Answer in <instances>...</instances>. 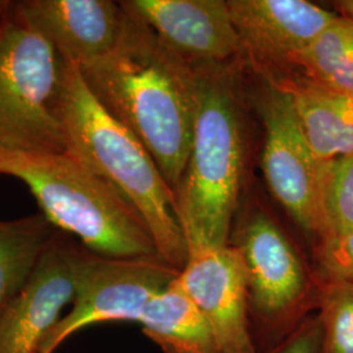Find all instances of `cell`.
Wrapping results in <instances>:
<instances>
[{
    "instance_id": "1",
    "label": "cell",
    "mask_w": 353,
    "mask_h": 353,
    "mask_svg": "<svg viewBox=\"0 0 353 353\" xmlns=\"http://www.w3.org/2000/svg\"><path fill=\"white\" fill-rule=\"evenodd\" d=\"M79 67L97 101L139 139L176 191L192 140L195 67L128 14L113 50Z\"/></svg>"
},
{
    "instance_id": "2",
    "label": "cell",
    "mask_w": 353,
    "mask_h": 353,
    "mask_svg": "<svg viewBox=\"0 0 353 353\" xmlns=\"http://www.w3.org/2000/svg\"><path fill=\"white\" fill-rule=\"evenodd\" d=\"M55 110L67 153L126 196L150 228L159 255L182 270L188 245L174 191L139 139L97 101L79 64L64 63Z\"/></svg>"
},
{
    "instance_id": "3",
    "label": "cell",
    "mask_w": 353,
    "mask_h": 353,
    "mask_svg": "<svg viewBox=\"0 0 353 353\" xmlns=\"http://www.w3.org/2000/svg\"><path fill=\"white\" fill-rule=\"evenodd\" d=\"M196 70V112L176 216L188 252L229 243L245 166L240 108L225 65Z\"/></svg>"
},
{
    "instance_id": "4",
    "label": "cell",
    "mask_w": 353,
    "mask_h": 353,
    "mask_svg": "<svg viewBox=\"0 0 353 353\" xmlns=\"http://www.w3.org/2000/svg\"><path fill=\"white\" fill-rule=\"evenodd\" d=\"M0 174L24 182L51 225L89 252L114 258L159 255L138 210L71 154L0 152Z\"/></svg>"
},
{
    "instance_id": "5",
    "label": "cell",
    "mask_w": 353,
    "mask_h": 353,
    "mask_svg": "<svg viewBox=\"0 0 353 353\" xmlns=\"http://www.w3.org/2000/svg\"><path fill=\"white\" fill-rule=\"evenodd\" d=\"M248 280L249 323L256 353L275 348L318 310L322 278L270 214L256 210L229 237Z\"/></svg>"
},
{
    "instance_id": "6",
    "label": "cell",
    "mask_w": 353,
    "mask_h": 353,
    "mask_svg": "<svg viewBox=\"0 0 353 353\" xmlns=\"http://www.w3.org/2000/svg\"><path fill=\"white\" fill-rule=\"evenodd\" d=\"M12 6L0 23V152L67 153L55 110L65 62Z\"/></svg>"
},
{
    "instance_id": "7",
    "label": "cell",
    "mask_w": 353,
    "mask_h": 353,
    "mask_svg": "<svg viewBox=\"0 0 353 353\" xmlns=\"http://www.w3.org/2000/svg\"><path fill=\"white\" fill-rule=\"evenodd\" d=\"M75 296L71 310L43 336L37 353H54L67 338L97 323L138 322L152 299L179 275L159 255L114 258L89 252L74 240Z\"/></svg>"
},
{
    "instance_id": "8",
    "label": "cell",
    "mask_w": 353,
    "mask_h": 353,
    "mask_svg": "<svg viewBox=\"0 0 353 353\" xmlns=\"http://www.w3.org/2000/svg\"><path fill=\"white\" fill-rule=\"evenodd\" d=\"M261 110L267 185L313 248L321 237L319 199L327 161L309 145L288 93L268 87Z\"/></svg>"
},
{
    "instance_id": "9",
    "label": "cell",
    "mask_w": 353,
    "mask_h": 353,
    "mask_svg": "<svg viewBox=\"0 0 353 353\" xmlns=\"http://www.w3.org/2000/svg\"><path fill=\"white\" fill-rule=\"evenodd\" d=\"M243 54L267 81L285 72L338 16L306 0H229Z\"/></svg>"
},
{
    "instance_id": "10",
    "label": "cell",
    "mask_w": 353,
    "mask_h": 353,
    "mask_svg": "<svg viewBox=\"0 0 353 353\" xmlns=\"http://www.w3.org/2000/svg\"><path fill=\"white\" fill-rule=\"evenodd\" d=\"M176 280L212 328L223 353H256L245 265L234 246L190 249Z\"/></svg>"
},
{
    "instance_id": "11",
    "label": "cell",
    "mask_w": 353,
    "mask_h": 353,
    "mask_svg": "<svg viewBox=\"0 0 353 353\" xmlns=\"http://www.w3.org/2000/svg\"><path fill=\"white\" fill-rule=\"evenodd\" d=\"M119 4L192 67L224 65L241 55L228 1L126 0Z\"/></svg>"
},
{
    "instance_id": "12",
    "label": "cell",
    "mask_w": 353,
    "mask_h": 353,
    "mask_svg": "<svg viewBox=\"0 0 353 353\" xmlns=\"http://www.w3.org/2000/svg\"><path fill=\"white\" fill-rule=\"evenodd\" d=\"M72 242L58 230L24 288L0 309V353H37L43 336L74 301Z\"/></svg>"
},
{
    "instance_id": "13",
    "label": "cell",
    "mask_w": 353,
    "mask_h": 353,
    "mask_svg": "<svg viewBox=\"0 0 353 353\" xmlns=\"http://www.w3.org/2000/svg\"><path fill=\"white\" fill-rule=\"evenodd\" d=\"M12 10L65 62L79 65L113 50L127 20L122 6L110 0H21Z\"/></svg>"
},
{
    "instance_id": "14",
    "label": "cell",
    "mask_w": 353,
    "mask_h": 353,
    "mask_svg": "<svg viewBox=\"0 0 353 353\" xmlns=\"http://www.w3.org/2000/svg\"><path fill=\"white\" fill-rule=\"evenodd\" d=\"M290 94L303 135L316 157L330 161L353 153V97L310 84L275 80Z\"/></svg>"
},
{
    "instance_id": "15",
    "label": "cell",
    "mask_w": 353,
    "mask_h": 353,
    "mask_svg": "<svg viewBox=\"0 0 353 353\" xmlns=\"http://www.w3.org/2000/svg\"><path fill=\"white\" fill-rule=\"evenodd\" d=\"M176 279L145 306L139 321L144 335L163 353H223L212 328Z\"/></svg>"
},
{
    "instance_id": "16",
    "label": "cell",
    "mask_w": 353,
    "mask_h": 353,
    "mask_svg": "<svg viewBox=\"0 0 353 353\" xmlns=\"http://www.w3.org/2000/svg\"><path fill=\"white\" fill-rule=\"evenodd\" d=\"M275 80H292L353 97V20H335Z\"/></svg>"
},
{
    "instance_id": "17",
    "label": "cell",
    "mask_w": 353,
    "mask_h": 353,
    "mask_svg": "<svg viewBox=\"0 0 353 353\" xmlns=\"http://www.w3.org/2000/svg\"><path fill=\"white\" fill-rule=\"evenodd\" d=\"M57 233L42 214L0 221V309L24 288Z\"/></svg>"
},
{
    "instance_id": "18",
    "label": "cell",
    "mask_w": 353,
    "mask_h": 353,
    "mask_svg": "<svg viewBox=\"0 0 353 353\" xmlns=\"http://www.w3.org/2000/svg\"><path fill=\"white\" fill-rule=\"evenodd\" d=\"M319 212L321 237L316 243L353 232V153L327 161Z\"/></svg>"
},
{
    "instance_id": "19",
    "label": "cell",
    "mask_w": 353,
    "mask_h": 353,
    "mask_svg": "<svg viewBox=\"0 0 353 353\" xmlns=\"http://www.w3.org/2000/svg\"><path fill=\"white\" fill-rule=\"evenodd\" d=\"M316 316L322 325L321 353H353V283L322 278Z\"/></svg>"
},
{
    "instance_id": "20",
    "label": "cell",
    "mask_w": 353,
    "mask_h": 353,
    "mask_svg": "<svg viewBox=\"0 0 353 353\" xmlns=\"http://www.w3.org/2000/svg\"><path fill=\"white\" fill-rule=\"evenodd\" d=\"M319 276L353 283V232L321 241L312 248Z\"/></svg>"
},
{
    "instance_id": "21",
    "label": "cell",
    "mask_w": 353,
    "mask_h": 353,
    "mask_svg": "<svg viewBox=\"0 0 353 353\" xmlns=\"http://www.w3.org/2000/svg\"><path fill=\"white\" fill-rule=\"evenodd\" d=\"M322 325L316 314L306 318L285 341L265 353H321Z\"/></svg>"
},
{
    "instance_id": "22",
    "label": "cell",
    "mask_w": 353,
    "mask_h": 353,
    "mask_svg": "<svg viewBox=\"0 0 353 353\" xmlns=\"http://www.w3.org/2000/svg\"><path fill=\"white\" fill-rule=\"evenodd\" d=\"M336 11L341 16L350 17L353 20V0H341V1H335L334 3Z\"/></svg>"
},
{
    "instance_id": "23",
    "label": "cell",
    "mask_w": 353,
    "mask_h": 353,
    "mask_svg": "<svg viewBox=\"0 0 353 353\" xmlns=\"http://www.w3.org/2000/svg\"><path fill=\"white\" fill-rule=\"evenodd\" d=\"M12 6V1H8V0H0V23L3 21V19L6 17V14L10 11Z\"/></svg>"
}]
</instances>
